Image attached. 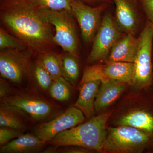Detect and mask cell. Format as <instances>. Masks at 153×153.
<instances>
[{
    "instance_id": "cell-27",
    "label": "cell",
    "mask_w": 153,
    "mask_h": 153,
    "mask_svg": "<svg viewBox=\"0 0 153 153\" xmlns=\"http://www.w3.org/2000/svg\"><path fill=\"white\" fill-rule=\"evenodd\" d=\"M57 149V153H90L93 151L86 148L75 146H63Z\"/></svg>"
},
{
    "instance_id": "cell-11",
    "label": "cell",
    "mask_w": 153,
    "mask_h": 153,
    "mask_svg": "<svg viewBox=\"0 0 153 153\" xmlns=\"http://www.w3.org/2000/svg\"><path fill=\"white\" fill-rule=\"evenodd\" d=\"M132 33H127L120 39L109 53L108 61L134 63L136 57L138 39Z\"/></svg>"
},
{
    "instance_id": "cell-13",
    "label": "cell",
    "mask_w": 153,
    "mask_h": 153,
    "mask_svg": "<svg viewBox=\"0 0 153 153\" xmlns=\"http://www.w3.org/2000/svg\"><path fill=\"white\" fill-rule=\"evenodd\" d=\"M101 83L99 80H95L78 85L79 96L74 106L80 109L88 119L93 117L96 98Z\"/></svg>"
},
{
    "instance_id": "cell-3",
    "label": "cell",
    "mask_w": 153,
    "mask_h": 153,
    "mask_svg": "<svg viewBox=\"0 0 153 153\" xmlns=\"http://www.w3.org/2000/svg\"><path fill=\"white\" fill-rule=\"evenodd\" d=\"M148 134L128 126L107 128L103 153L141 152L149 143Z\"/></svg>"
},
{
    "instance_id": "cell-1",
    "label": "cell",
    "mask_w": 153,
    "mask_h": 153,
    "mask_svg": "<svg viewBox=\"0 0 153 153\" xmlns=\"http://www.w3.org/2000/svg\"><path fill=\"white\" fill-rule=\"evenodd\" d=\"M1 17L18 39L33 51L43 52L54 44L50 25L33 0H1Z\"/></svg>"
},
{
    "instance_id": "cell-6",
    "label": "cell",
    "mask_w": 153,
    "mask_h": 153,
    "mask_svg": "<svg viewBox=\"0 0 153 153\" xmlns=\"http://www.w3.org/2000/svg\"><path fill=\"white\" fill-rule=\"evenodd\" d=\"M1 104L36 120L45 119L54 110L49 102L33 96L23 94L8 96L1 99Z\"/></svg>"
},
{
    "instance_id": "cell-31",
    "label": "cell",
    "mask_w": 153,
    "mask_h": 153,
    "mask_svg": "<svg viewBox=\"0 0 153 153\" xmlns=\"http://www.w3.org/2000/svg\"><path fill=\"white\" fill-rule=\"evenodd\" d=\"M131 1H137V0H131Z\"/></svg>"
},
{
    "instance_id": "cell-22",
    "label": "cell",
    "mask_w": 153,
    "mask_h": 153,
    "mask_svg": "<svg viewBox=\"0 0 153 153\" xmlns=\"http://www.w3.org/2000/svg\"><path fill=\"white\" fill-rule=\"evenodd\" d=\"M110 79L105 73L104 65L96 64L85 67L79 85L89 81L99 80L101 82H104Z\"/></svg>"
},
{
    "instance_id": "cell-9",
    "label": "cell",
    "mask_w": 153,
    "mask_h": 153,
    "mask_svg": "<svg viewBox=\"0 0 153 153\" xmlns=\"http://www.w3.org/2000/svg\"><path fill=\"white\" fill-rule=\"evenodd\" d=\"M16 49H4L0 53L1 76L21 84L29 71V55Z\"/></svg>"
},
{
    "instance_id": "cell-5",
    "label": "cell",
    "mask_w": 153,
    "mask_h": 153,
    "mask_svg": "<svg viewBox=\"0 0 153 153\" xmlns=\"http://www.w3.org/2000/svg\"><path fill=\"white\" fill-rule=\"evenodd\" d=\"M153 24L148 22L138 38V46L134 62L133 84L138 88L149 85L152 78V49Z\"/></svg>"
},
{
    "instance_id": "cell-15",
    "label": "cell",
    "mask_w": 153,
    "mask_h": 153,
    "mask_svg": "<svg viewBox=\"0 0 153 153\" xmlns=\"http://www.w3.org/2000/svg\"><path fill=\"white\" fill-rule=\"evenodd\" d=\"M119 26L127 33L134 34L137 26L135 13L128 0H113Z\"/></svg>"
},
{
    "instance_id": "cell-26",
    "label": "cell",
    "mask_w": 153,
    "mask_h": 153,
    "mask_svg": "<svg viewBox=\"0 0 153 153\" xmlns=\"http://www.w3.org/2000/svg\"><path fill=\"white\" fill-rule=\"evenodd\" d=\"M23 134L22 131L16 129L1 127L0 128V146L6 144L12 140Z\"/></svg>"
},
{
    "instance_id": "cell-14",
    "label": "cell",
    "mask_w": 153,
    "mask_h": 153,
    "mask_svg": "<svg viewBox=\"0 0 153 153\" xmlns=\"http://www.w3.org/2000/svg\"><path fill=\"white\" fill-rule=\"evenodd\" d=\"M126 84L110 79L101 82L96 98L95 110L99 111L109 106L123 93Z\"/></svg>"
},
{
    "instance_id": "cell-20",
    "label": "cell",
    "mask_w": 153,
    "mask_h": 153,
    "mask_svg": "<svg viewBox=\"0 0 153 153\" xmlns=\"http://www.w3.org/2000/svg\"><path fill=\"white\" fill-rule=\"evenodd\" d=\"M75 56L68 53L61 57L63 76L68 82L74 83L78 78L79 68Z\"/></svg>"
},
{
    "instance_id": "cell-7",
    "label": "cell",
    "mask_w": 153,
    "mask_h": 153,
    "mask_svg": "<svg viewBox=\"0 0 153 153\" xmlns=\"http://www.w3.org/2000/svg\"><path fill=\"white\" fill-rule=\"evenodd\" d=\"M84 115L76 107H70L52 120L36 126L34 134L47 143L60 133L83 123L85 120Z\"/></svg>"
},
{
    "instance_id": "cell-19",
    "label": "cell",
    "mask_w": 153,
    "mask_h": 153,
    "mask_svg": "<svg viewBox=\"0 0 153 153\" xmlns=\"http://www.w3.org/2000/svg\"><path fill=\"white\" fill-rule=\"evenodd\" d=\"M38 61L47 70L53 80L63 76L61 57L52 53H45L39 57Z\"/></svg>"
},
{
    "instance_id": "cell-18",
    "label": "cell",
    "mask_w": 153,
    "mask_h": 153,
    "mask_svg": "<svg viewBox=\"0 0 153 153\" xmlns=\"http://www.w3.org/2000/svg\"><path fill=\"white\" fill-rule=\"evenodd\" d=\"M20 115H22L16 111L1 104L0 126L10 128L22 131L25 128V125Z\"/></svg>"
},
{
    "instance_id": "cell-29",
    "label": "cell",
    "mask_w": 153,
    "mask_h": 153,
    "mask_svg": "<svg viewBox=\"0 0 153 153\" xmlns=\"http://www.w3.org/2000/svg\"><path fill=\"white\" fill-rule=\"evenodd\" d=\"M10 88L8 83L6 82L5 80L1 78L0 79V97L1 99L4 98L8 96Z\"/></svg>"
},
{
    "instance_id": "cell-8",
    "label": "cell",
    "mask_w": 153,
    "mask_h": 153,
    "mask_svg": "<svg viewBox=\"0 0 153 153\" xmlns=\"http://www.w3.org/2000/svg\"><path fill=\"white\" fill-rule=\"evenodd\" d=\"M120 36L121 33L111 15L106 14L94 38L92 49L88 57V62L92 63L106 58Z\"/></svg>"
},
{
    "instance_id": "cell-25",
    "label": "cell",
    "mask_w": 153,
    "mask_h": 153,
    "mask_svg": "<svg viewBox=\"0 0 153 153\" xmlns=\"http://www.w3.org/2000/svg\"><path fill=\"white\" fill-rule=\"evenodd\" d=\"M25 45L19 39L12 37L1 28L0 29V48L1 50L16 49L22 50Z\"/></svg>"
},
{
    "instance_id": "cell-17",
    "label": "cell",
    "mask_w": 153,
    "mask_h": 153,
    "mask_svg": "<svg viewBox=\"0 0 153 153\" xmlns=\"http://www.w3.org/2000/svg\"><path fill=\"white\" fill-rule=\"evenodd\" d=\"M116 124L132 127L147 134L153 132V117L144 111H135L124 115L116 121Z\"/></svg>"
},
{
    "instance_id": "cell-24",
    "label": "cell",
    "mask_w": 153,
    "mask_h": 153,
    "mask_svg": "<svg viewBox=\"0 0 153 153\" xmlns=\"http://www.w3.org/2000/svg\"><path fill=\"white\" fill-rule=\"evenodd\" d=\"M34 73L37 83L40 87L44 90H49L53 82V79L38 60L34 66Z\"/></svg>"
},
{
    "instance_id": "cell-16",
    "label": "cell",
    "mask_w": 153,
    "mask_h": 153,
    "mask_svg": "<svg viewBox=\"0 0 153 153\" xmlns=\"http://www.w3.org/2000/svg\"><path fill=\"white\" fill-rule=\"evenodd\" d=\"M104 71L109 79L125 84H133L134 63L131 62L108 61L104 65Z\"/></svg>"
},
{
    "instance_id": "cell-30",
    "label": "cell",
    "mask_w": 153,
    "mask_h": 153,
    "mask_svg": "<svg viewBox=\"0 0 153 153\" xmlns=\"http://www.w3.org/2000/svg\"><path fill=\"white\" fill-rule=\"evenodd\" d=\"M86 2H93L100 1H105V0H83Z\"/></svg>"
},
{
    "instance_id": "cell-2",
    "label": "cell",
    "mask_w": 153,
    "mask_h": 153,
    "mask_svg": "<svg viewBox=\"0 0 153 153\" xmlns=\"http://www.w3.org/2000/svg\"><path fill=\"white\" fill-rule=\"evenodd\" d=\"M112 111L93 117L85 123L60 133L47 143L57 148L78 146L103 153L107 134L106 123Z\"/></svg>"
},
{
    "instance_id": "cell-10",
    "label": "cell",
    "mask_w": 153,
    "mask_h": 153,
    "mask_svg": "<svg viewBox=\"0 0 153 153\" xmlns=\"http://www.w3.org/2000/svg\"><path fill=\"white\" fill-rule=\"evenodd\" d=\"M107 4H102L97 7H91L83 4L80 0H73L71 4L72 13L76 18L81 30L84 42H91L97 31L102 11Z\"/></svg>"
},
{
    "instance_id": "cell-23",
    "label": "cell",
    "mask_w": 153,
    "mask_h": 153,
    "mask_svg": "<svg viewBox=\"0 0 153 153\" xmlns=\"http://www.w3.org/2000/svg\"><path fill=\"white\" fill-rule=\"evenodd\" d=\"M73 0H33L38 9L55 11H66L72 13L71 4Z\"/></svg>"
},
{
    "instance_id": "cell-12",
    "label": "cell",
    "mask_w": 153,
    "mask_h": 153,
    "mask_svg": "<svg viewBox=\"0 0 153 153\" xmlns=\"http://www.w3.org/2000/svg\"><path fill=\"white\" fill-rule=\"evenodd\" d=\"M46 143L38 138L36 135L22 134L15 139L1 146V153H36L42 150Z\"/></svg>"
},
{
    "instance_id": "cell-4",
    "label": "cell",
    "mask_w": 153,
    "mask_h": 153,
    "mask_svg": "<svg viewBox=\"0 0 153 153\" xmlns=\"http://www.w3.org/2000/svg\"><path fill=\"white\" fill-rule=\"evenodd\" d=\"M43 19L55 27L53 36L55 44L60 46L65 52L76 57L78 53L77 38L74 23L66 11H55L39 9Z\"/></svg>"
},
{
    "instance_id": "cell-28",
    "label": "cell",
    "mask_w": 153,
    "mask_h": 153,
    "mask_svg": "<svg viewBox=\"0 0 153 153\" xmlns=\"http://www.w3.org/2000/svg\"><path fill=\"white\" fill-rule=\"evenodd\" d=\"M142 2L147 16L153 24V0H142Z\"/></svg>"
},
{
    "instance_id": "cell-21",
    "label": "cell",
    "mask_w": 153,
    "mask_h": 153,
    "mask_svg": "<svg viewBox=\"0 0 153 153\" xmlns=\"http://www.w3.org/2000/svg\"><path fill=\"white\" fill-rule=\"evenodd\" d=\"M49 91V94L52 98L58 101H66L71 95L68 82L63 76L53 80Z\"/></svg>"
}]
</instances>
